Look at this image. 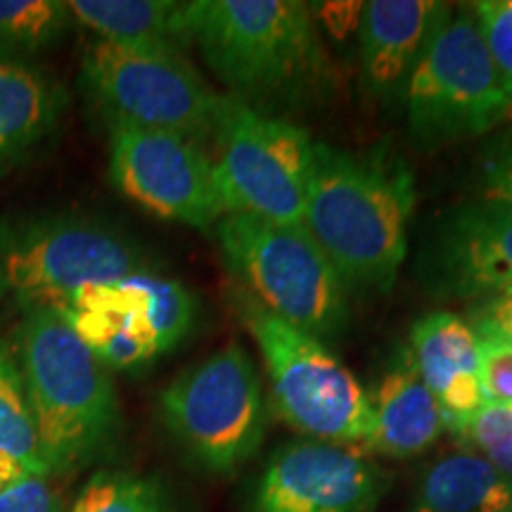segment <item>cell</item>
<instances>
[{"label": "cell", "mask_w": 512, "mask_h": 512, "mask_svg": "<svg viewBox=\"0 0 512 512\" xmlns=\"http://www.w3.org/2000/svg\"><path fill=\"white\" fill-rule=\"evenodd\" d=\"M190 31L230 98L268 117L320 105L335 86L316 19L299 0H192Z\"/></svg>", "instance_id": "6da1fadb"}, {"label": "cell", "mask_w": 512, "mask_h": 512, "mask_svg": "<svg viewBox=\"0 0 512 512\" xmlns=\"http://www.w3.org/2000/svg\"><path fill=\"white\" fill-rule=\"evenodd\" d=\"M415 178L387 147L349 152L313 143L302 226L344 285L387 290L408 249Z\"/></svg>", "instance_id": "7a4b0ae2"}, {"label": "cell", "mask_w": 512, "mask_h": 512, "mask_svg": "<svg viewBox=\"0 0 512 512\" xmlns=\"http://www.w3.org/2000/svg\"><path fill=\"white\" fill-rule=\"evenodd\" d=\"M17 363L50 472L107 444L119 420L112 377L60 311H27L17 330Z\"/></svg>", "instance_id": "3957f363"}, {"label": "cell", "mask_w": 512, "mask_h": 512, "mask_svg": "<svg viewBox=\"0 0 512 512\" xmlns=\"http://www.w3.org/2000/svg\"><path fill=\"white\" fill-rule=\"evenodd\" d=\"M403 105L420 150L479 138L512 119V98L470 5H446L441 12Z\"/></svg>", "instance_id": "277c9868"}, {"label": "cell", "mask_w": 512, "mask_h": 512, "mask_svg": "<svg viewBox=\"0 0 512 512\" xmlns=\"http://www.w3.org/2000/svg\"><path fill=\"white\" fill-rule=\"evenodd\" d=\"M216 238L228 268L261 309L320 342L339 335L347 290L302 223L226 214Z\"/></svg>", "instance_id": "5b68a950"}, {"label": "cell", "mask_w": 512, "mask_h": 512, "mask_svg": "<svg viewBox=\"0 0 512 512\" xmlns=\"http://www.w3.org/2000/svg\"><path fill=\"white\" fill-rule=\"evenodd\" d=\"M240 316L264 358L275 413L309 439L366 444L373 408L354 373L320 339L261 309L247 292L240 297Z\"/></svg>", "instance_id": "8992f818"}, {"label": "cell", "mask_w": 512, "mask_h": 512, "mask_svg": "<svg viewBox=\"0 0 512 512\" xmlns=\"http://www.w3.org/2000/svg\"><path fill=\"white\" fill-rule=\"evenodd\" d=\"M214 181L226 214L304 223L313 140L290 119L268 117L221 95L214 124Z\"/></svg>", "instance_id": "52a82bcc"}, {"label": "cell", "mask_w": 512, "mask_h": 512, "mask_svg": "<svg viewBox=\"0 0 512 512\" xmlns=\"http://www.w3.org/2000/svg\"><path fill=\"white\" fill-rule=\"evenodd\" d=\"M159 408L178 444L214 475L238 470L264 439L261 380L240 344L178 375L159 396Z\"/></svg>", "instance_id": "ba28073f"}, {"label": "cell", "mask_w": 512, "mask_h": 512, "mask_svg": "<svg viewBox=\"0 0 512 512\" xmlns=\"http://www.w3.org/2000/svg\"><path fill=\"white\" fill-rule=\"evenodd\" d=\"M83 86L110 124L200 140L214 133L221 95L183 53L95 41L81 62Z\"/></svg>", "instance_id": "9c48e42d"}, {"label": "cell", "mask_w": 512, "mask_h": 512, "mask_svg": "<svg viewBox=\"0 0 512 512\" xmlns=\"http://www.w3.org/2000/svg\"><path fill=\"white\" fill-rule=\"evenodd\" d=\"M143 271L138 249L86 221H38L0 240V299L24 309H62L88 285Z\"/></svg>", "instance_id": "30bf717a"}, {"label": "cell", "mask_w": 512, "mask_h": 512, "mask_svg": "<svg viewBox=\"0 0 512 512\" xmlns=\"http://www.w3.org/2000/svg\"><path fill=\"white\" fill-rule=\"evenodd\" d=\"M110 171L126 197L159 219L209 228L223 216L214 164L192 138L112 124Z\"/></svg>", "instance_id": "8fae6325"}, {"label": "cell", "mask_w": 512, "mask_h": 512, "mask_svg": "<svg viewBox=\"0 0 512 512\" xmlns=\"http://www.w3.org/2000/svg\"><path fill=\"white\" fill-rule=\"evenodd\" d=\"M387 489L389 472L361 448L302 439L273 453L249 512H375Z\"/></svg>", "instance_id": "7c38bea8"}, {"label": "cell", "mask_w": 512, "mask_h": 512, "mask_svg": "<svg viewBox=\"0 0 512 512\" xmlns=\"http://www.w3.org/2000/svg\"><path fill=\"white\" fill-rule=\"evenodd\" d=\"M437 297L489 299L512 294V207L496 200L460 204L439 221L427 249Z\"/></svg>", "instance_id": "4fadbf2b"}, {"label": "cell", "mask_w": 512, "mask_h": 512, "mask_svg": "<svg viewBox=\"0 0 512 512\" xmlns=\"http://www.w3.org/2000/svg\"><path fill=\"white\" fill-rule=\"evenodd\" d=\"M444 8L434 0H373L363 5L358 60L361 83L370 98L384 105L403 102L413 69Z\"/></svg>", "instance_id": "5bb4252c"}, {"label": "cell", "mask_w": 512, "mask_h": 512, "mask_svg": "<svg viewBox=\"0 0 512 512\" xmlns=\"http://www.w3.org/2000/svg\"><path fill=\"white\" fill-rule=\"evenodd\" d=\"M57 311L105 366L133 368L162 354L138 273L83 287Z\"/></svg>", "instance_id": "9a60e30c"}, {"label": "cell", "mask_w": 512, "mask_h": 512, "mask_svg": "<svg viewBox=\"0 0 512 512\" xmlns=\"http://www.w3.org/2000/svg\"><path fill=\"white\" fill-rule=\"evenodd\" d=\"M408 351L422 382L439 401L448 430L484 406L479 342L470 323L456 313H430L413 325Z\"/></svg>", "instance_id": "2e32d148"}, {"label": "cell", "mask_w": 512, "mask_h": 512, "mask_svg": "<svg viewBox=\"0 0 512 512\" xmlns=\"http://www.w3.org/2000/svg\"><path fill=\"white\" fill-rule=\"evenodd\" d=\"M373 432L368 448L389 458H413L437 444L446 430L439 401L415 370L408 347L396 349L370 394Z\"/></svg>", "instance_id": "e0dca14e"}, {"label": "cell", "mask_w": 512, "mask_h": 512, "mask_svg": "<svg viewBox=\"0 0 512 512\" xmlns=\"http://www.w3.org/2000/svg\"><path fill=\"white\" fill-rule=\"evenodd\" d=\"M64 93L48 74L0 57V174L27 159L55 131Z\"/></svg>", "instance_id": "ac0fdd59"}, {"label": "cell", "mask_w": 512, "mask_h": 512, "mask_svg": "<svg viewBox=\"0 0 512 512\" xmlns=\"http://www.w3.org/2000/svg\"><path fill=\"white\" fill-rule=\"evenodd\" d=\"M72 17L119 46L183 53L192 43L190 3L174 0H72Z\"/></svg>", "instance_id": "d6986e66"}, {"label": "cell", "mask_w": 512, "mask_h": 512, "mask_svg": "<svg viewBox=\"0 0 512 512\" xmlns=\"http://www.w3.org/2000/svg\"><path fill=\"white\" fill-rule=\"evenodd\" d=\"M411 512H512V486L472 448H456L422 472Z\"/></svg>", "instance_id": "ffe728a7"}, {"label": "cell", "mask_w": 512, "mask_h": 512, "mask_svg": "<svg viewBox=\"0 0 512 512\" xmlns=\"http://www.w3.org/2000/svg\"><path fill=\"white\" fill-rule=\"evenodd\" d=\"M0 451L22 460L31 475H50L38 444L22 370L3 342H0Z\"/></svg>", "instance_id": "44dd1931"}, {"label": "cell", "mask_w": 512, "mask_h": 512, "mask_svg": "<svg viewBox=\"0 0 512 512\" xmlns=\"http://www.w3.org/2000/svg\"><path fill=\"white\" fill-rule=\"evenodd\" d=\"M72 512H171L157 484L126 472H98L76 496Z\"/></svg>", "instance_id": "7402d4cb"}, {"label": "cell", "mask_w": 512, "mask_h": 512, "mask_svg": "<svg viewBox=\"0 0 512 512\" xmlns=\"http://www.w3.org/2000/svg\"><path fill=\"white\" fill-rule=\"evenodd\" d=\"M138 280L143 285L147 309H150L152 325H155L159 347L164 354L188 335L192 318H195V302H192V294L174 278L150 273L143 268L138 273Z\"/></svg>", "instance_id": "603a6c76"}, {"label": "cell", "mask_w": 512, "mask_h": 512, "mask_svg": "<svg viewBox=\"0 0 512 512\" xmlns=\"http://www.w3.org/2000/svg\"><path fill=\"white\" fill-rule=\"evenodd\" d=\"M453 432L512 486V403H484L470 418L460 420Z\"/></svg>", "instance_id": "cb8c5ba5"}, {"label": "cell", "mask_w": 512, "mask_h": 512, "mask_svg": "<svg viewBox=\"0 0 512 512\" xmlns=\"http://www.w3.org/2000/svg\"><path fill=\"white\" fill-rule=\"evenodd\" d=\"M67 3L57 0H0V41L43 46L67 27Z\"/></svg>", "instance_id": "d4e9b609"}, {"label": "cell", "mask_w": 512, "mask_h": 512, "mask_svg": "<svg viewBox=\"0 0 512 512\" xmlns=\"http://www.w3.org/2000/svg\"><path fill=\"white\" fill-rule=\"evenodd\" d=\"M470 8L477 15L486 46L512 98V0H484Z\"/></svg>", "instance_id": "484cf974"}, {"label": "cell", "mask_w": 512, "mask_h": 512, "mask_svg": "<svg viewBox=\"0 0 512 512\" xmlns=\"http://www.w3.org/2000/svg\"><path fill=\"white\" fill-rule=\"evenodd\" d=\"M479 342V380L486 403H512V354L491 337Z\"/></svg>", "instance_id": "4316f807"}, {"label": "cell", "mask_w": 512, "mask_h": 512, "mask_svg": "<svg viewBox=\"0 0 512 512\" xmlns=\"http://www.w3.org/2000/svg\"><path fill=\"white\" fill-rule=\"evenodd\" d=\"M0 512H64V505L48 477L29 475L0 491Z\"/></svg>", "instance_id": "83f0119b"}, {"label": "cell", "mask_w": 512, "mask_h": 512, "mask_svg": "<svg viewBox=\"0 0 512 512\" xmlns=\"http://www.w3.org/2000/svg\"><path fill=\"white\" fill-rule=\"evenodd\" d=\"M484 200L505 202L512 207V133L486 152L482 164Z\"/></svg>", "instance_id": "f1b7e54d"}, {"label": "cell", "mask_w": 512, "mask_h": 512, "mask_svg": "<svg viewBox=\"0 0 512 512\" xmlns=\"http://www.w3.org/2000/svg\"><path fill=\"white\" fill-rule=\"evenodd\" d=\"M470 328L477 337H491L501 342L512 354V294L496 297L477 306L472 313Z\"/></svg>", "instance_id": "f546056e"}]
</instances>
